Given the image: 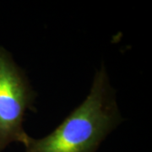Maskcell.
Instances as JSON below:
<instances>
[{
    "mask_svg": "<svg viewBox=\"0 0 152 152\" xmlns=\"http://www.w3.org/2000/svg\"><path fill=\"white\" fill-rule=\"evenodd\" d=\"M35 94L23 71L10 54L0 48V152L12 142L24 144L23 129L27 109H33Z\"/></svg>",
    "mask_w": 152,
    "mask_h": 152,
    "instance_id": "7a4b0ae2",
    "label": "cell"
},
{
    "mask_svg": "<svg viewBox=\"0 0 152 152\" xmlns=\"http://www.w3.org/2000/svg\"><path fill=\"white\" fill-rule=\"evenodd\" d=\"M121 121L115 93L104 67L96 72L84 102L48 136L24 143L26 152H96Z\"/></svg>",
    "mask_w": 152,
    "mask_h": 152,
    "instance_id": "6da1fadb",
    "label": "cell"
}]
</instances>
